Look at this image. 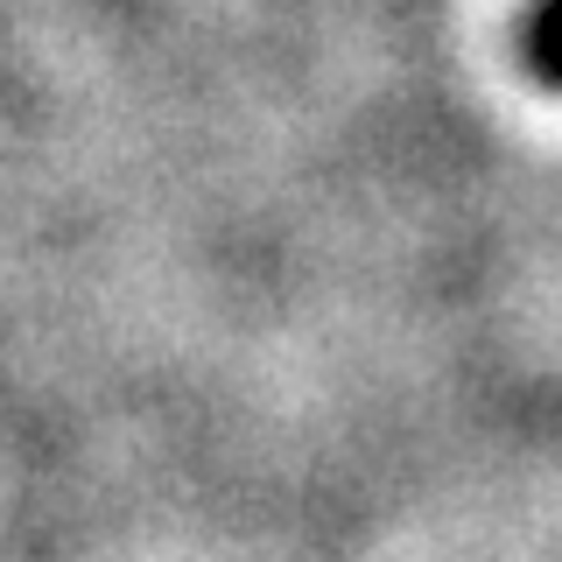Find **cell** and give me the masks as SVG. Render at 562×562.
<instances>
[{
  "mask_svg": "<svg viewBox=\"0 0 562 562\" xmlns=\"http://www.w3.org/2000/svg\"><path fill=\"white\" fill-rule=\"evenodd\" d=\"M527 64H535L541 85L562 92V0H541L535 22H527Z\"/></svg>",
  "mask_w": 562,
  "mask_h": 562,
  "instance_id": "1",
  "label": "cell"
}]
</instances>
